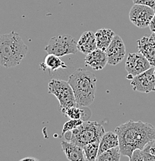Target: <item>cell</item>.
<instances>
[{"instance_id": "obj_18", "label": "cell", "mask_w": 155, "mask_h": 161, "mask_svg": "<svg viewBox=\"0 0 155 161\" xmlns=\"http://www.w3.org/2000/svg\"><path fill=\"white\" fill-rule=\"evenodd\" d=\"M122 155L121 152L120 147H114V148L110 149L101 154L98 155L96 161H120L121 156Z\"/></svg>"}, {"instance_id": "obj_20", "label": "cell", "mask_w": 155, "mask_h": 161, "mask_svg": "<svg viewBox=\"0 0 155 161\" xmlns=\"http://www.w3.org/2000/svg\"><path fill=\"white\" fill-rule=\"evenodd\" d=\"M63 115L70 118V119H81L82 118L83 109L80 106H72L66 108L62 112Z\"/></svg>"}, {"instance_id": "obj_23", "label": "cell", "mask_w": 155, "mask_h": 161, "mask_svg": "<svg viewBox=\"0 0 155 161\" xmlns=\"http://www.w3.org/2000/svg\"><path fill=\"white\" fill-rule=\"evenodd\" d=\"M134 4H141L149 6L155 11V0H133Z\"/></svg>"}, {"instance_id": "obj_6", "label": "cell", "mask_w": 155, "mask_h": 161, "mask_svg": "<svg viewBox=\"0 0 155 161\" xmlns=\"http://www.w3.org/2000/svg\"><path fill=\"white\" fill-rule=\"evenodd\" d=\"M76 43L77 42L70 35L61 34L52 37L45 47V50L48 54H54L58 57L75 54L79 51Z\"/></svg>"}, {"instance_id": "obj_10", "label": "cell", "mask_w": 155, "mask_h": 161, "mask_svg": "<svg viewBox=\"0 0 155 161\" xmlns=\"http://www.w3.org/2000/svg\"><path fill=\"white\" fill-rule=\"evenodd\" d=\"M105 52L107 57L108 64L116 65L121 63L126 56V47L122 38L115 35Z\"/></svg>"}, {"instance_id": "obj_14", "label": "cell", "mask_w": 155, "mask_h": 161, "mask_svg": "<svg viewBox=\"0 0 155 161\" xmlns=\"http://www.w3.org/2000/svg\"><path fill=\"white\" fill-rule=\"evenodd\" d=\"M119 146V139L117 134L115 132H105L100 141L99 153L98 155L101 154L104 151L114 148Z\"/></svg>"}, {"instance_id": "obj_21", "label": "cell", "mask_w": 155, "mask_h": 161, "mask_svg": "<svg viewBox=\"0 0 155 161\" xmlns=\"http://www.w3.org/2000/svg\"><path fill=\"white\" fill-rule=\"evenodd\" d=\"M83 122L82 119H70L66 122H65V124L63 125V130H62V134H61V136H63L65 133L66 132H69V131H72L74 129L77 128L79 125H80Z\"/></svg>"}, {"instance_id": "obj_3", "label": "cell", "mask_w": 155, "mask_h": 161, "mask_svg": "<svg viewBox=\"0 0 155 161\" xmlns=\"http://www.w3.org/2000/svg\"><path fill=\"white\" fill-rule=\"evenodd\" d=\"M28 47L15 31L0 35V65L6 68L16 67L26 56Z\"/></svg>"}, {"instance_id": "obj_16", "label": "cell", "mask_w": 155, "mask_h": 161, "mask_svg": "<svg viewBox=\"0 0 155 161\" xmlns=\"http://www.w3.org/2000/svg\"><path fill=\"white\" fill-rule=\"evenodd\" d=\"M42 65H44L46 70H49V72L56 71L60 68H67V65L60 60L59 57L54 54H48Z\"/></svg>"}, {"instance_id": "obj_8", "label": "cell", "mask_w": 155, "mask_h": 161, "mask_svg": "<svg viewBox=\"0 0 155 161\" xmlns=\"http://www.w3.org/2000/svg\"><path fill=\"white\" fill-rule=\"evenodd\" d=\"M131 85L135 92L150 93L155 91L154 67H151L143 73L134 76L131 79Z\"/></svg>"}, {"instance_id": "obj_22", "label": "cell", "mask_w": 155, "mask_h": 161, "mask_svg": "<svg viewBox=\"0 0 155 161\" xmlns=\"http://www.w3.org/2000/svg\"><path fill=\"white\" fill-rule=\"evenodd\" d=\"M142 150L155 157V140L150 141L148 143H147L144 146V147Z\"/></svg>"}, {"instance_id": "obj_1", "label": "cell", "mask_w": 155, "mask_h": 161, "mask_svg": "<svg viewBox=\"0 0 155 161\" xmlns=\"http://www.w3.org/2000/svg\"><path fill=\"white\" fill-rule=\"evenodd\" d=\"M121 154L129 160L137 149L142 150L147 143L155 140V128L141 121H129L116 127Z\"/></svg>"}, {"instance_id": "obj_27", "label": "cell", "mask_w": 155, "mask_h": 161, "mask_svg": "<svg viewBox=\"0 0 155 161\" xmlns=\"http://www.w3.org/2000/svg\"><path fill=\"white\" fill-rule=\"evenodd\" d=\"M154 75H155V68H154Z\"/></svg>"}, {"instance_id": "obj_25", "label": "cell", "mask_w": 155, "mask_h": 161, "mask_svg": "<svg viewBox=\"0 0 155 161\" xmlns=\"http://www.w3.org/2000/svg\"><path fill=\"white\" fill-rule=\"evenodd\" d=\"M21 160L22 161H23V160H32V161H33V160H38L36 158H34V157H25V158L22 159Z\"/></svg>"}, {"instance_id": "obj_2", "label": "cell", "mask_w": 155, "mask_h": 161, "mask_svg": "<svg viewBox=\"0 0 155 161\" xmlns=\"http://www.w3.org/2000/svg\"><path fill=\"white\" fill-rule=\"evenodd\" d=\"M68 82L73 89L77 106L88 107L94 102L96 78L93 73L80 68L69 77Z\"/></svg>"}, {"instance_id": "obj_19", "label": "cell", "mask_w": 155, "mask_h": 161, "mask_svg": "<svg viewBox=\"0 0 155 161\" xmlns=\"http://www.w3.org/2000/svg\"><path fill=\"white\" fill-rule=\"evenodd\" d=\"M131 161H147V160H155L154 156L145 152L144 150L137 149L133 152L132 157L130 159Z\"/></svg>"}, {"instance_id": "obj_13", "label": "cell", "mask_w": 155, "mask_h": 161, "mask_svg": "<svg viewBox=\"0 0 155 161\" xmlns=\"http://www.w3.org/2000/svg\"><path fill=\"white\" fill-rule=\"evenodd\" d=\"M61 146H62L63 153L69 160H86L83 150L81 147H79L69 141H62Z\"/></svg>"}, {"instance_id": "obj_9", "label": "cell", "mask_w": 155, "mask_h": 161, "mask_svg": "<svg viewBox=\"0 0 155 161\" xmlns=\"http://www.w3.org/2000/svg\"><path fill=\"white\" fill-rule=\"evenodd\" d=\"M148 60L141 53H129L125 64V69L128 75L134 77L151 68Z\"/></svg>"}, {"instance_id": "obj_11", "label": "cell", "mask_w": 155, "mask_h": 161, "mask_svg": "<svg viewBox=\"0 0 155 161\" xmlns=\"http://www.w3.org/2000/svg\"><path fill=\"white\" fill-rule=\"evenodd\" d=\"M107 64V57L106 52L96 48L91 53L86 54L85 58V64L95 70H102Z\"/></svg>"}, {"instance_id": "obj_26", "label": "cell", "mask_w": 155, "mask_h": 161, "mask_svg": "<svg viewBox=\"0 0 155 161\" xmlns=\"http://www.w3.org/2000/svg\"><path fill=\"white\" fill-rule=\"evenodd\" d=\"M150 38H151V41L153 42V43H154V47H155V33H153L151 35V36H149Z\"/></svg>"}, {"instance_id": "obj_12", "label": "cell", "mask_w": 155, "mask_h": 161, "mask_svg": "<svg viewBox=\"0 0 155 161\" xmlns=\"http://www.w3.org/2000/svg\"><path fill=\"white\" fill-rule=\"evenodd\" d=\"M77 48L79 51L84 54H88L97 48L96 36L92 31H86L81 35L77 41Z\"/></svg>"}, {"instance_id": "obj_17", "label": "cell", "mask_w": 155, "mask_h": 161, "mask_svg": "<svg viewBox=\"0 0 155 161\" xmlns=\"http://www.w3.org/2000/svg\"><path fill=\"white\" fill-rule=\"evenodd\" d=\"M100 141L101 140L93 141L83 147L86 160L95 161L96 160L98 157V153H99Z\"/></svg>"}, {"instance_id": "obj_5", "label": "cell", "mask_w": 155, "mask_h": 161, "mask_svg": "<svg viewBox=\"0 0 155 161\" xmlns=\"http://www.w3.org/2000/svg\"><path fill=\"white\" fill-rule=\"evenodd\" d=\"M48 92L56 97L62 112L70 107L76 105L74 94L68 81L57 79L50 80L48 84Z\"/></svg>"}, {"instance_id": "obj_7", "label": "cell", "mask_w": 155, "mask_h": 161, "mask_svg": "<svg viewBox=\"0 0 155 161\" xmlns=\"http://www.w3.org/2000/svg\"><path fill=\"white\" fill-rule=\"evenodd\" d=\"M154 13V10L149 6L134 4L130 10L129 19L137 27L145 28L149 26Z\"/></svg>"}, {"instance_id": "obj_4", "label": "cell", "mask_w": 155, "mask_h": 161, "mask_svg": "<svg viewBox=\"0 0 155 161\" xmlns=\"http://www.w3.org/2000/svg\"><path fill=\"white\" fill-rule=\"evenodd\" d=\"M104 132L105 130L101 124L96 122L85 121L77 128L66 132L63 136L69 142L83 148V147L89 142L95 140H101Z\"/></svg>"}, {"instance_id": "obj_15", "label": "cell", "mask_w": 155, "mask_h": 161, "mask_svg": "<svg viewBox=\"0 0 155 161\" xmlns=\"http://www.w3.org/2000/svg\"><path fill=\"white\" fill-rule=\"evenodd\" d=\"M115 35L116 34L114 33V32L111 29L98 30L95 33L97 48L105 51L114 39Z\"/></svg>"}, {"instance_id": "obj_24", "label": "cell", "mask_w": 155, "mask_h": 161, "mask_svg": "<svg viewBox=\"0 0 155 161\" xmlns=\"http://www.w3.org/2000/svg\"><path fill=\"white\" fill-rule=\"evenodd\" d=\"M149 27H150V30L152 31V33H155V13L154 16H153L152 19H151V23H150Z\"/></svg>"}]
</instances>
